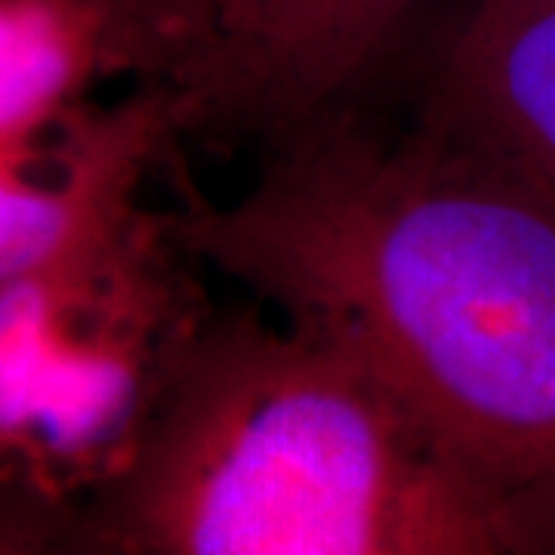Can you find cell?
<instances>
[{"label":"cell","mask_w":555,"mask_h":555,"mask_svg":"<svg viewBox=\"0 0 555 555\" xmlns=\"http://www.w3.org/2000/svg\"><path fill=\"white\" fill-rule=\"evenodd\" d=\"M177 139L164 80L130 83L118 100H93L38 133L0 139V281L149 198V179Z\"/></svg>","instance_id":"cell-5"},{"label":"cell","mask_w":555,"mask_h":555,"mask_svg":"<svg viewBox=\"0 0 555 555\" xmlns=\"http://www.w3.org/2000/svg\"><path fill=\"white\" fill-rule=\"evenodd\" d=\"M0 555H127L90 503L0 488Z\"/></svg>","instance_id":"cell-8"},{"label":"cell","mask_w":555,"mask_h":555,"mask_svg":"<svg viewBox=\"0 0 555 555\" xmlns=\"http://www.w3.org/2000/svg\"><path fill=\"white\" fill-rule=\"evenodd\" d=\"M139 83V62L96 0H0V139H20Z\"/></svg>","instance_id":"cell-7"},{"label":"cell","mask_w":555,"mask_h":555,"mask_svg":"<svg viewBox=\"0 0 555 555\" xmlns=\"http://www.w3.org/2000/svg\"><path fill=\"white\" fill-rule=\"evenodd\" d=\"M416 0H214L167 80L179 137L266 142L349 108Z\"/></svg>","instance_id":"cell-4"},{"label":"cell","mask_w":555,"mask_h":555,"mask_svg":"<svg viewBox=\"0 0 555 555\" xmlns=\"http://www.w3.org/2000/svg\"><path fill=\"white\" fill-rule=\"evenodd\" d=\"M137 56L142 80H167L195 53L214 0H96Z\"/></svg>","instance_id":"cell-9"},{"label":"cell","mask_w":555,"mask_h":555,"mask_svg":"<svg viewBox=\"0 0 555 555\" xmlns=\"http://www.w3.org/2000/svg\"><path fill=\"white\" fill-rule=\"evenodd\" d=\"M543 3H550V0H478L473 16H469V22L463 28H473V31L496 28V25H506V22L531 13V10L543 7Z\"/></svg>","instance_id":"cell-10"},{"label":"cell","mask_w":555,"mask_h":555,"mask_svg":"<svg viewBox=\"0 0 555 555\" xmlns=\"http://www.w3.org/2000/svg\"><path fill=\"white\" fill-rule=\"evenodd\" d=\"M423 120L555 204V0L496 28H463Z\"/></svg>","instance_id":"cell-6"},{"label":"cell","mask_w":555,"mask_h":555,"mask_svg":"<svg viewBox=\"0 0 555 555\" xmlns=\"http://www.w3.org/2000/svg\"><path fill=\"white\" fill-rule=\"evenodd\" d=\"M201 269L142 198L0 281V488L93 503L130 469L219 312Z\"/></svg>","instance_id":"cell-3"},{"label":"cell","mask_w":555,"mask_h":555,"mask_svg":"<svg viewBox=\"0 0 555 555\" xmlns=\"http://www.w3.org/2000/svg\"><path fill=\"white\" fill-rule=\"evenodd\" d=\"M192 254L346 343L436 441L503 555H555V204L473 145L349 108L269 142Z\"/></svg>","instance_id":"cell-1"},{"label":"cell","mask_w":555,"mask_h":555,"mask_svg":"<svg viewBox=\"0 0 555 555\" xmlns=\"http://www.w3.org/2000/svg\"><path fill=\"white\" fill-rule=\"evenodd\" d=\"M90 509L127 555H503L377 371L306 321L217 312Z\"/></svg>","instance_id":"cell-2"}]
</instances>
